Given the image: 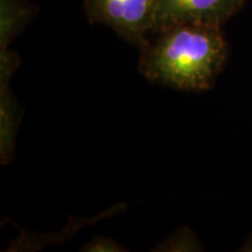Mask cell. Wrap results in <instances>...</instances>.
<instances>
[{
	"label": "cell",
	"instance_id": "6da1fadb",
	"mask_svg": "<svg viewBox=\"0 0 252 252\" xmlns=\"http://www.w3.org/2000/svg\"><path fill=\"white\" fill-rule=\"evenodd\" d=\"M153 35L139 48L138 68L147 80L182 91H206L214 86L228 58L222 27L175 24Z\"/></svg>",
	"mask_w": 252,
	"mask_h": 252
},
{
	"label": "cell",
	"instance_id": "7a4b0ae2",
	"mask_svg": "<svg viewBox=\"0 0 252 252\" xmlns=\"http://www.w3.org/2000/svg\"><path fill=\"white\" fill-rule=\"evenodd\" d=\"M158 0H84L91 24L108 26L126 42L141 48L156 26Z\"/></svg>",
	"mask_w": 252,
	"mask_h": 252
},
{
	"label": "cell",
	"instance_id": "3957f363",
	"mask_svg": "<svg viewBox=\"0 0 252 252\" xmlns=\"http://www.w3.org/2000/svg\"><path fill=\"white\" fill-rule=\"evenodd\" d=\"M244 4L245 0H158L153 34L175 24H207L222 27L241 11Z\"/></svg>",
	"mask_w": 252,
	"mask_h": 252
},
{
	"label": "cell",
	"instance_id": "277c9868",
	"mask_svg": "<svg viewBox=\"0 0 252 252\" xmlns=\"http://www.w3.org/2000/svg\"><path fill=\"white\" fill-rule=\"evenodd\" d=\"M0 87V153L1 163L6 165L13 159L15 135L20 115L17 102L8 90V82H1Z\"/></svg>",
	"mask_w": 252,
	"mask_h": 252
},
{
	"label": "cell",
	"instance_id": "5b68a950",
	"mask_svg": "<svg viewBox=\"0 0 252 252\" xmlns=\"http://www.w3.org/2000/svg\"><path fill=\"white\" fill-rule=\"evenodd\" d=\"M33 15V5L26 0H0V49L7 48Z\"/></svg>",
	"mask_w": 252,
	"mask_h": 252
},
{
	"label": "cell",
	"instance_id": "8992f818",
	"mask_svg": "<svg viewBox=\"0 0 252 252\" xmlns=\"http://www.w3.org/2000/svg\"><path fill=\"white\" fill-rule=\"evenodd\" d=\"M82 251L89 252H119L125 251V249L109 237H94L90 242L84 245Z\"/></svg>",
	"mask_w": 252,
	"mask_h": 252
}]
</instances>
